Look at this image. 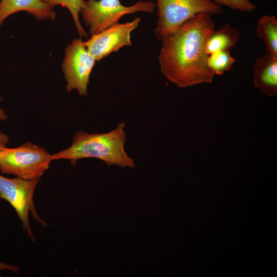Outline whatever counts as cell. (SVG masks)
<instances>
[{"label":"cell","instance_id":"obj_1","mask_svg":"<svg viewBox=\"0 0 277 277\" xmlns=\"http://www.w3.org/2000/svg\"><path fill=\"white\" fill-rule=\"evenodd\" d=\"M214 30L212 14L201 13L167 34L159 55L164 76L181 88L211 83L214 74L208 65L206 44Z\"/></svg>","mask_w":277,"mask_h":277},{"label":"cell","instance_id":"obj_2","mask_svg":"<svg viewBox=\"0 0 277 277\" xmlns=\"http://www.w3.org/2000/svg\"><path fill=\"white\" fill-rule=\"evenodd\" d=\"M125 126V123H121L115 129L106 133L90 134L79 131L75 134L69 148L51 155L52 161L69 160L74 165L80 159L96 158L108 166L133 168L134 161L127 155L124 148Z\"/></svg>","mask_w":277,"mask_h":277},{"label":"cell","instance_id":"obj_3","mask_svg":"<svg viewBox=\"0 0 277 277\" xmlns=\"http://www.w3.org/2000/svg\"><path fill=\"white\" fill-rule=\"evenodd\" d=\"M51 155L43 148L25 143L16 148H4L0 152V170L26 180H39L48 169Z\"/></svg>","mask_w":277,"mask_h":277},{"label":"cell","instance_id":"obj_4","mask_svg":"<svg viewBox=\"0 0 277 277\" xmlns=\"http://www.w3.org/2000/svg\"><path fill=\"white\" fill-rule=\"evenodd\" d=\"M155 6L150 1H141L125 6L120 0H84L80 13L89 33L93 35L118 22L126 14L138 11L152 13Z\"/></svg>","mask_w":277,"mask_h":277},{"label":"cell","instance_id":"obj_5","mask_svg":"<svg viewBox=\"0 0 277 277\" xmlns=\"http://www.w3.org/2000/svg\"><path fill=\"white\" fill-rule=\"evenodd\" d=\"M156 5L158 19L154 34L161 41L197 14L223 13V8L211 0H157Z\"/></svg>","mask_w":277,"mask_h":277},{"label":"cell","instance_id":"obj_6","mask_svg":"<svg viewBox=\"0 0 277 277\" xmlns=\"http://www.w3.org/2000/svg\"><path fill=\"white\" fill-rule=\"evenodd\" d=\"M38 181L26 180L18 177L9 179L0 175V198L6 200L14 208L24 230L33 241L34 238L28 218L29 211L34 220L44 226L47 225L39 217L33 203V194Z\"/></svg>","mask_w":277,"mask_h":277},{"label":"cell","instance_id":"obj_7","mask_svg":"<svg viewBox=\"0 0 277 277\" xmlns=\"http://www.w3.org/2000/svg\"><path fill=\"white\" fill-rule=\"evenodd\" d=\"M95 62L81 37L74 39L67 46L62 70L68 92L75 89L80 95H87L89 78Z\"/></svg>","mask_w":277,"mask_h":277},{"label":"cell","instance_id":"obj_8","mask_svg":"<svg viewBox=\"0 0 277 277\" xmlns=\"http://www.w3.org/2000/svg\"><path fill=\"white\" fill-rule=\"evenodd\" d=\"M141 21V18L136 17L130 22H117L98 33L91 35L84 42V45L96 61H99L124 46H131V32L138 27Z\"/></svg>","mask_w":277,"mask_h":277},{"label":"cell","instance_id":"obj_9","mask_svg":"<svg viewBox=\"0 0 277 277\" xmlns=\"http://www.w3.org/2000/svg\"><path fill=\"white\" fill-rule=\"evenodd\" d=\"M22 11L39 21L54 19L56 16L54 7L40 0H1L0 27L8 16Z\"/></svg>","mask_w":277,"mask_h":277},{"label":"cell","instance_id":"obj_10","mask_svg":"<svg viewBox=\"0 0 277 277\" xmlns=\"http://www.w3.org/2000/svg\"><path fill=\"white\" fill-rule=\"evenodd\" d=\"M256 88L268 96L277 94V57L265 53L256 58L253 66Z\"/></svg>","mask_w":277,"mask_h":277},{"label":"cell","instance_id":"obj_11","mask_svg":"<svg viewBox=\"0 0 277 277\" xmlns=\"http://www.w3.org/2000/svg\"><path fill=\"white\" fill-rule=\"evenodd\" d=\"M240 32L235 28L226 24L209 36L206 44V51L209 55L220 50L229 51L239 41Z\"/></svg>","mask_w":277,"mask_h":277},{"label":"cell","instance_id":"obj_12","mask_svg":"<svg viewBox=\"0 0 277 277\" xmlns=\"http://www.w3.org/2000/svg\"><path fill=\"white\" fill-rule=\"evenodd\" d=\"M256 36L263 40L266 54L277 57V19L274 15H264L258 22Z\"/></svg>","mask_w":277,"mask_h":277},{"label":"cell","instance_id":"obj_13","mask_svg":"<svg viewBox=\"0 0 277 277\" xmlns=\"http://www.w3.org/2000/svg\"><path fill=\"white\" fill-rule=\"evenodd\" d=\"M236 62L228 50H220L209 55L208 65L214 74L222 75L230 70Z\"/></svg>","mask_w":277,"mask_h":277},{"label":"cell","instance_id":"obj_14","mask_svg":"<svg viewBox=\"0 0 277 277\" xmlns=\"http://www.w3.org/2000/svg\"><path fill=\"white\" fill-rule=\"evenodd\" d=\"M51 6L54 7L60 5L67 8L70 11L73 19L76 30L80 37L87 38L88 33L82 25L79 17L80 9L84 0H40Z\"/></svg>","mask_w":277,"mask_h":277},{"label":"cell","instance_id":"obj_15","mask_svg":"<svg viewBox=\"0 0 277 277\" xmlns=\"http://www.w3.org/2000/svg\"><path fill=\"white\" fill-rule=\"evenodd\" d=\"M216 4L225 6L232 10L250 12L256 9V5L249 0H213Z\"/></svg>","mask_w":277,"mask_h":277},{"label":"cell","instance_id":"obj_16","mask_svg":"<svg viewBox=\"0 0 277 277\" xmlns=\"http://www.w3.org/2000/svg\"><path fill=\"white\" fill-rule=\"evenodd\" d=\"M4 270H8L15 273H17L20 270V268L15 265H11L5 262H0V276H1V271Z\"/></svg>","mask_w":277,"mask_h":277},{"label":"cell","instance_id":"obj_17","mask_svg":"<svg viewBox=\"0 0 277 277\" xmlns=\"http://www.w3.org/2000/svg\"><path fill=\"white\" fill-rule=\"evenodd\" d=\"M9 141V136L0 130V152L7 147V144Z\"/></svg>","mask_w":277,"mask_h":277},{"label":"cell","instance_id":"obj_18","mask_svg":"<svg viewBox=\"0 0 277 277\" xmlns=\"http://www.w3.org/2000/svg\"><path fill=\"white\" fill-rule=\"evenodd\" d=\"M2 97L0 96V102L2 100ZM8 118V116L5 111L0 107V121H5Z\"/></svg>","mask_w":277,"mask_h":277}]
</instances>
